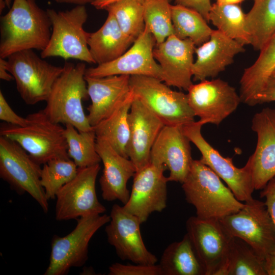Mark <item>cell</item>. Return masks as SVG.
<instances>
[{
	"instance_id": "d590c367",
	"label": "cell",
	"mask_w": 275,
	"mask_h": 275,
	"mask_svg": "<svg viewBox=\"0 0 275 275\" xmlns=\"http://www.w3.org/2000/svg\"><path fill=\"white\" fill-rule=\"evenodd\" d=\"M78 168L70 158H57L43 164L40 177L48 200H53L59 190L76 176Z\"/></svg>"
},
{
	"instance_id": "8992f818",
	"label": "cell",
	"mask_w": 275,
	"mask_h": 275,
	"mask_svg": "<svg viewBox=\"0 0 275 275\" xmlns=\"http://www.w3.org/2000/svg\"><path fill=\"white\" fill-rule=\"evenodd\" d=\"M133 95L165 126H184L195 121L187 94L174 91L160 79L144 75L130 77Z\"/></svg>"
},
{
	"instance_id": "ac0fdd59",
	"label": "cell",
	"mask_w": 275,
	"mask_h": 275,
	"mask_svg": "<svg viewBox=\"0 0 275 275\" xmlns=\"http://www.w3.org/2000/svg\"><path fill=\"white\" fill-rule=\"evenodd\" d=\"M190 140L184 134L183 126H164L150 153V163L164 166L170 173L168 181L182 183L193 161Z\"/></svg>"
},
{
	"instance_id": "bcb514c9",
	"label": "cell",
	"mask_w": 275,
	"mask_h": 275,
	"mask_svg": "<svg viewBox=\"0 0 275 275\" xmlns=\"http://www.w3.org/2000/svg\"><path fill=\"white\" fill-rule=\"evenodd\" d=\"M245 0H216V3L219 5L239 4Z\"/></svg>"
},
{
	"instance_id": "1f68e13d",
	"label": "cell",
	"mask_w": 275,
	"mask_h": 275,
	"mask_svg": "<svg viewBox=\"0 0 275 275\" xmlns=\"http://www.w3.org/2000/svg\"><path fill=\"white\" fill-rule=\"evenodd\" d=\"M68 154L78 168L91 167L101 161L96 148V135L93 129L79 132L73 125L65 126Z\"/></svg>"
},
{
	"instance_id": "d6a6232c",
	"label": "cell",
	"mask_w": 275,
	"mask_h": 275,
	"mask_svg": "<svg viewBox=\"0 0 275 275\" xmlns=\"http://www.w3.org/2000/svg\"><path fill=\"white\" fill-rule=\"evenodd\" d=\"M264 260L248 243L233 237L225 275H267Z\"/></svg>"
},
{
	"instance_id": "f6af8a7d",
	"label": "cell",
	"mask_w": 275,
	"mask_h": 275,
	"mask_svg": "<svg viewBox=\"0 0 275 275\" xmlns=\"http://www.w3.org/2000/svg\"><path fill=\"white\" fill-rule=\"evenodd\" d=\"M60 4H70L76 5H85L87 4H91L95 0H53Z\"/></svg>"
},
{
	"instance_id": "8d00e7d4",
	"label": "cell",
	"mask_w": 275,
	"mask_h": 275,
	"mask_svg": "<svg viewBox=\"0 0 275 275\" xmlns=\"http://www.w3.org/2000/svg\"><path fill=\"white\" fill-rule=\"evenodd\" d=\"M109 275H162L159 264H112L108 268Z\"/></svg>"
},
{
	"instance_id": "30bf717a",
	"label": "cell",
	"mask_w": 275,
	"mask_h": 275,
	"mask_svg": "<svg viewBox=\"0 0 275 275\" xmlns=\"http://www.w3.org/2000/svg\"><path fill=\"white\" fill-rule=\"evenodd\" d=\"M219 220L232 236L245 242L263 259L274 254L275 226L264 202L253 198Z\"/></svg>"
},
{
	"instance_id": "9c48e42d",
	"label": "cell",
	"mask_w": 275,
	"mask_h": 275,
	"mask_svg": "<svg viewBox=\"0 0 275 275\" xmlns=\"http://www.w3.org/2000/svg\"><path fill=\"white\" fill-rule=\"evenodd\" d=\"M17 143L0 136V177L19 194L28 193L43 212L48 202L41 184L42 168Z\"/></svg>"
},
{
	"instance_id": "ab89813d",
	"label": "cell",
	"mask_w": 275,
	"mask_h": 275,
	"mask_svg": "<svg viewBox=\"0 0 275 275\" xmlns=\"http://www.w3.org/2000/svg\"><path fill=\"white\" fill-rule=\"evenodd\" d=\"M175 2L177 5L197 11L207 22L209 21V15L212 6L210 0H175Z\"/></svg>"
},
{
	"instance_id": "cb8c5ba5",
	"label": "cell",
	"mask_w": 275,
	"mask_h": 275,
	"mask_svg": "<svg viewBox=\"0 0 275 275\" xmlns=\"http://www.w3.org/2000/svg\"><path fill=\"white\" fill-rule=\"evenodd\" d=\"M243 47L219 31L213 30L209 39L195 48L193 80L200 81L216 77L232 64L236 55L245 51Z\"/></svg>"
},
{
	"instance_id": "2e32d148",
	"label": "cell",
	"mask_w": 275,
	"mask_h": 275,
	"mask_svg": "<svg viewBox=\"0 0 275 275\" xmlns=\"http://www.w3.org/2000/svg\"><path fill=\"white\" fill-rule=\"evenodd\" d=\"M156 41L147 28L122 55L111 62L87 68L85 76L102 77L116 75H144L162 81L161 68L153 56Z\"/></svg>"
},
{
	"instance_id": "52a82bcc",
	"label": "cell",
	"mask_w": 275,
	"mask_h": 275,
	"mask_svg": "<svg viewBox=\"0 0 275 275\" xmlns=\"http://www.w3.org/2000/svg\"><path fill=\"white\" fill-rule=\"evenodd\" d=\"M6 59L7 69L28 105L46 101L54 82L64 70V66L48 63L32 49L16 52Z\"/></svg>"
},
{
	"instance_id": "7bdbcfd3",
	"label": "cell",
	"mask_w": 275,
	"mask_h": 275,
	"mask_svg": "<svg viewBox=\"0 0 275 275\" xmlns=\"http://www.w3.org/2000/svg\"><path fill=\"white\" fill-rule=\"evenodd\" d=\"M9 72L6 67V59L1 58L0 59V78L1 79L6 81H11L14 79L13 76L11 74L9 73Z\"/></svg>"
},
{
	"instance_id": "f35d334b",
	"label": "cell",
	"mask_w": 275,
	"mask_h": 275,
	"mask_svg": "<svg viewBox=\"0 0 275 275\" xmlns=\"http://www.w3.org/2000/svg\"><path fill=\"white\" fill-rule=\"evenodd\" d=\"M260 195L265 199L264 204L275 226V176L267 182Z\"/></svg>"
},
{
	"instance_id": "681fc988",
	"label": "cell",
	"mask_w": 275,
	"mask_h": 275,
	"mask_svg": "<svg viewBox=\"0 0 275 275\" xmlns=\"http://www.w3.org/2000/svg\"><path fill=\"white\" fill-rule=\"evenodd\" d=\"M270 77H274L275 78V69H274V70L272 71L271 74V76Z\"/></svg>"
},
{
	"instance_id": "f907efd6",
	"label": "cell",
	"mask_w": 275,
	"mask_h": 275,
	"mask_svg": "<svg viewBox=\"0 0 275 275\" xmlns=\"http://www.w3.org/2000/svg\"><path fill=\"white\" fill-rule=\"evenodd\" d=\"M168 2H169L170 3H171L173 0H167Z\"/></svg>"
},
{
	"instance_id": "ba28073f",
	"label": "cell",
	"mask_w": 275,
	"mask_h": 275,
	"mask_svg": "<svg viewBox=\"0 0 275 275\" xmlns=\"http://www.w3.org/2000/svg\"><path fill=\"white\" fill-rule=\"evenodd\" d=\"M110 221V216L92 214L77 219L75 228L63 237L54 235L51 242L48 265L44 275L67 274L71 267H80L88 259L90 240Z\"/></svg>"
},
{
	"instance_id": "9a60e30c",
	"label": "cell",
	"mask_w": 275,
	"mask_h": 275,
	"mask_svg": "<svg viewBox=\"0 0 275 275\" xmlns=\"http://www.w3.org/2000/svg\"><path fill=\"white\" fill-rule=\"evenodd\" d=\"M109 216L105 231L108 242L119 258L136 264H156V257L144 243L139 219L118 204L112 206Z\"/></svg>"
},
{
	"instance_id": "4dcf8cb0",
	"label": "cell",
	"mask_w": 275,
	"mask_h": 275,
	"mask_svg": "<svg viewBox=\"0 0 275 275\" xmlns=\"http://www.w3.org/2000/svg\"><path fill=\"white\" fill-rule=\"evenodd\" d=\"M209 19L217 30L228 37L243 45L251 44L245 29V14L238 4H213Z\"/></svg>"
},
{
	"instance_id": "7dc6e473",
	"label": "cell",
	"mask_w": 275,
	"mask_h": 275,
	"mask_svg": "<svg viewBox=\"0 0 275 275\" xmlns=\"http://www.w3.org/2000/svg\"><path fill=\"white\" fill-rule=\"evenodd\" d=\"M0 11H1V13H2V11H3V10H4V8L7 6H6V2L5 1V0H1V2H0Z\"/></svg>"
},
{
	"instance_id": "44dd1931",
	"label": "cell",
	"mask_w": 275,
	"mask_h": 275,
	"mask_svg": "<svg viewBox=\"0 0 275 275\" xmlns=\"http://www.w3.org/2000/svg\"><path fill=\"white\" fill-rule=\"evenodd\" d=\"M128 121L130 136L128 155L136 172L150 163L152 148L164 125L134 96L128 115Z\"/></svg>"
},
{
	"instance_id": "3957f363",
	"label": "cell",
	"mask_w": 275,
	"mask_h": 275,
	"mask_svg": "<svg viewBox=\"0 0 275 275\" xmlns=\"http://www.w3.org/2000/svg\"><path fill=\"white\" fill-rule=\"evenodd\" d=\"M64 70L54 82L43 109L52 122L70 124L79 132L92 130L82 101L89 97L85 80L86 64L66 62Z\"/></svg>"
},
{
	"instance_id": "e575fe53",
	"label": "cell",
	"mask_w": 275,
	"mask_h": 275,
	"mask_svg": "<svg viewBox=\"0 0 275 275\" xmlns=\"http://www.w3.org/2000/svg\"><path fill=\"white\" fill-rule=\"evenodd\" d=\"M143 5L145 27L159 44L174 34L171 5L167 0H144Z\"/></svg>"
},
{
	"instance_id": "f1b7e54d",
	"label": "cell",
	"mask_w": 275,
	"mask_h": 275,
	"mask_svg": "<svg viewBox=\"0 0 275 275\" xmlns=\"http://www.w3.org/2000/svg\"><path fill=\"white\" fill-rule=\"evenodd\" d=\"M245 29L254 49L260 51L275 34V0H254Z\"/></svg>"
},
{
	"instance_id": "484cf974",
	"label": "cell",
	"mask_w": 275,
	"mask_h": 275,
	"mask_svg": "<svg viewBox=\"0 0 275 275\" xmlns=\"http://www.w3.org/2000/svg\"><path fill=\"white\" fill-rule=\"evenodd\" d=\"M275 69V34L260 51L255 62L245 68L240 80L239 95L248 103L253 102Z\"/></svg>"
},
{
	"instance_id": "ee69618b",
	"label": "cell",
	"mask_w": 275,
	"mask_h": 275,
	"mask_svg": "<svg viewBox=\"0 0 275 275\" xmlns=\"http://www.w3.org/2000/svg\"><path fill=\"white\" fill-rule=\"evenodd\" d=\"M119 1L121 0H95L91 5L97 9L104 10L108 6Z\"/></svg>"
},
{
	"instance_id": "ffe728a7",
	"label": "cell",
	"mask_w": 275,
	"mask_h": 275,
	"mask_svg": "<svg viewBox=\"0 0 275 275\" xmlns=\"http://www.w3.org/2000/svg\"><path fill=\"white\" fill-rule=\"evenodd\" d=\"M251 127L257 134V143L249 159L254 189L259 190L275 176V108H264L256 113Z\"/></svg>"
},
{
	"instance_id": "f546056e",
	"label": "cell",
	"mask_w": 275,
	"mask_h": 275,
	"mask_svg": "<svg viewBox=\"0 0 275 275\" xmlns=\"http://www.w3.org/2000/svg\"><path fill=\"white\" fill-rule=\"evenodd\" d=\"M174 34L181 39H189L196 46L207 41L213 30L196 10L179 5L171 6Z\"/></svg>"
},
{
	"instance_id": "8fae6325",
	"label": "cell",
	"mask_w": 275,
	"mask_h": 275,
	"mask_svg": "<svg viewBox=\"0 0 275 275\" xmlns=\"http://www.w3.org/2000/svg\"><path fill=\"white\" fill-rule=\"evenodd\" d=\"M186 229L206 275H225L234 237L219 219L192 216L186 221Z\"/></svg>"
},
{
	"instance_id": "e0dca14e",
	"label": "cell",
	"mask_w": 275,
	"mask_h": 275,
	"mask_svg": "<svg viewBox=\"0 0 275 275\" xmlns=\"http://www.w3.org/2000/svg\"><path fill=\"white\" fill-rule=\"evenodd\" d=\"M164 166L150 163L134 174L131 191L124 209L137 217L142 224L154 212L167 207V177Z\"/></svg>"
},
{
	"instance_id": "c3c4849f",
	"label": "cell",
	"mask_w": 275,
	"mask_h": 275,
	"mask_svg": "<svg viewBox=\"0 0 275 275\" xmlns=\"http://www.w3.org/2000/svg\"><path fill=\"white\" fill-rule=\"evenodd\" d=\"M5 1L6 3L7 7L10 8L11 6L12 0H5Z\"/></svg>"
},
{
	"instance_id": "277c9868",
	"label": "cell",
	"mask_w": 275,
	"mask_h": 275,
	"mask_svg": "<svg viewBox=\"0 0 275 275\" xmlns=\"http://www.w3.org/2000/svg\"><path fill=\"white\" fill-rule=\"evenodd\" d=\"M20 126L3 123L0 135L17 143L39 164L57 158H70L65 128L47 117L43 109L28 115Z\"/></svg>"
},
{
	"instance_id": "5b68a950",
	"label": "cell",
	"mask_w": 275,
	"mask_h": 275,
	"mask_svg": "<svg viewBox=\"0 0 275 275\" xmlns=\"http://www.w3.org/2000/svg\"><path fill=\"white\" fill-rule=\"evenodd\" d=\"M51 23L49 42L41 51L43 59L59 57L95 64L88 45L89 33L84 29L88 14L85 5H76L70 10H46Z\"/></svg>"
},
{
	"instance_id": "6da1fadb",
	"label": "cell",
	"mask_w": 275,
	"mask_h": 275,
	"mask_svg": "<svg viewBox=\"0 0 275 275\" xmlns=\"http://www.w3.org/2000/svg\"><path fill=\"white\" fill-rule=\"evenodd\" d=\"M51 28L46 10L36 0H14L1 17V58L24 50H43L50 40Z\"/></svg>"
},
{
	"instance_id": "7402d4cb",
	"label": "cell",
	"mask_w": 275,
	"mask_h": 275,
	"mask_svg": "<svg viewBox=\"0 0 275 275\" xmlns=\"http://www.w3.org/2000/svg\"><path fill=\"white\" fill-rule=\"evenodd\" d=\"M96 148L103 165L99 181L102 198L110 202L118 200L125 204L130 196L128 181L136 173L134 165L104 139L96 138Z\"/></svg>"
},
{
	"instance_id": "d6986e66",
	"label": "cell",
	"mask_w": 275,
	"mask_h": 275,
	"mask_svg": "<svg viewBox=\"0 0 275 275\" xmlns=\"http://www.w3.org/2000/svg\"><path fill=\"white\" fill-rule=\"evenodd\" d=\"M196 45L189 39H181L172 34L156 44L153 56L162 72V81L169 86L187 91L193 84L194 53Z\"/></svg>"
},
{
	"instance_id": "74e56055",
	"label": "cell",
	"mask_w": 275,
	"mask_h": 275,
	"mask_svg": "<svg viewBox=\"0 0 275 275\" xmlns=\"http://www.w3.org/2000/svg\"><path fill=\"white\" fill-rule=\"evenodd\" d=\"M0 119L7 123L23 126L27 123L26 117L18 115L11 107L2 92L0 91Z\"/></svg>"
},
{
	"instance_id": "7a4b0ae2",
	"label": "cell",
	"mask_w": 275,
	"mask_h": 275,
	"mask_svg": "<svg viewBox=\"0 0 275 275\" xmlns=\"http://www.w3.org/2000/svg\"><path fill=\"white\" fill-rule=\"evenodd\" d=\"M221 179L200 160H193L182 188L186 201L194 206L199 218L220 219L243 207L244 203Z\"/></svg>"
},
{
	"instance_id": "4316f807",
	"label": "cell",
	"mask_w": 275,
	"mask_h": 275,
	"mask_svg": "<svg viewBox=\"0 0 275 275\" xmlns=\"http://www.w3.org/2000/svg\"><path fill=\"white\" fill-rule=\"evenodd\" d=\"M158 264L162 275H206L187 234L166 248Z\"/></svg>"
},
{
	"instance_id": "60d3db41",
	"label": "cell",
	"mask_w": 275,
	"mask_h": 275,
	"mask_svg": "<svg viewBox=\"0 0 275 275\" xmlns=\"http://www.w3.org/2000/svg\"><path fill=\"white\" fill-rule=\"evenodd\" d=\"M275 101V78L270 77L262 90L255 97L253 106Z\"/></svg>"
},
{
	"instance_id": "d4e9b609",
	"label": "cell",
	"mask_w": 275,
	"mask_h": 275,
	"mask_svg": "<svg viewBox=\"0 0 275 275\" xmlns=\"http://www.w3.org/2000/svg\"><path fill=\"white\" fill-rule=\"evenodd\" d=\"M133 42L122 32L114 16L108 12L107 18L97 31L90 33L88 45L95 64L100 65L122 55Z\"/></svg>"
},
{
	"instance_id": "83f0119b",
	"label": "cell",
	"mask_w": 275,
	"mask_h": 275,
	"mask_svg": "<svg viewBox=\"0 0 275 275\" xmlns=\"http://www.w3.org/2000/svg\"><path fill=\"white\" fill-rule=\"evenodd\" d=\"M133 97L132 92L109 116L92 127L96 138L107 141L117 152L126 158H128L130 136L128 115Z\"/></svg>"
},
{
	"instance_id": "5bb4252c",
	"label": "cell",
	"mask_w": 275,
	"mask_h": 275,
	"mask_svg": "<svg viewBox=\"0 0 275 275\" xmlns=\"http://www.w3.org/2000/svg\"><path fill=\"white\" fill-rule=\"evenodd\" d=\"M187 92L189 105L203 125L207 123L218 125L241 102L235 88L219 78L193 84Z\"/></svg>"
},
{
	"instance_id": "836d02e7",
	"label": "cell",
	"mask_w": 275,
	"mask_h": 275,
	"mask_svg": "<svg viewBox=\"0 0 275 275\" xmlns=\"http://www.w3.org/2000/svg\"><path fill=\"white\" fill-rule=\"evenodd\" d=\"M143 2L121 0L104 9L113 14L122 32L133 43L145 28Z\"/></svg>"
},
{
	"instance_id": "4fadbf2b",
	"label": "cell",
	"mask_w": 275,
	"mask_h": 275,
	"mask_svg": "<svg viewBox=\"0 0 275 275\" xmlns=\"http://www.w3.org/2000/svg\"><path fill=\"white\" fill-rule=\"evenodd\" d=\"M100 169L99 163L78 168L75 177L62 186L56 194L55 218L68 221L92 215L103 214L105 207L99 201L96 180Z\"/></svg>"
},
{
	"instance_id": "603a6c76",
	"label": "cell",
	"mask_w": 275,
	"mask_h": 275,
	"mask_svg": "<svg viewBox=\"0 0 275 275\" xmlns=\"http://www.w3.org/2000/svg\"><path fill=\"white\" fill-rule=\"evenodd\" d=\"M130 77L116 75L102 77L85 76L91 103L87 118L94 127L109 116L132 93Z\"/></svg>"
},
{
	"instance_id": "7c38bea8",
	"label": "cell",
	"mask_w": 275,
	"mask_h": 275,
	"mask_svg": "<svg viewBox=\"0 0 275 275\" xmlns=\"http://www.w3.org/2000/svg\"><path fill=\"white\" fill-rule=\"evenodd\" d=\"M203 125L195 121L183 126L184 134L201 153L199 160L225 182L238 200H251L255 189L250 160L242 168L235 166L232 158L223 156L204 139L201 133Z\"/></svg>"
},
{
	"instance_id": "b9f144b4",
	"label": "cell",
	"mask_w": 275,
	"mask_h": 275,
	"mask_svg": "<svg viewBox=\"0 0 275 275\" xmlns=\"http://www.w3.org/2000/svg\"><path fill=\"white\" fill-rule=\"evenodd\" d=\"M264 268L267 275H275V255H268L264 260Z\"/></svg>"
}]
</instances>
